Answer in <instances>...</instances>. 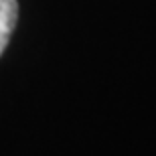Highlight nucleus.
<instances>
[{
	"label": "nucleus",
	"mask_w": 156,
	"mask_h": 156,
	"mask_svg": "<svg viewBox=\"0 0 156 156\" xmlns=\"http://www.w3.org/2000/svg\"><path fill=\"white\" fill-rule=\"evenodd\" d=\"M18 20V2L16 0H0V55L4 53L10 35Z\"/></svg>",
	"instance_id": "1"
}]
</instances>
